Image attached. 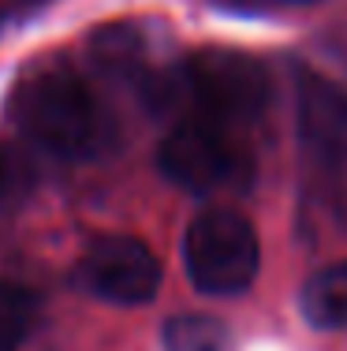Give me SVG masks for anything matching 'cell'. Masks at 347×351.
I'll return each instance as SVG.
<instances>
[{"label":"cell","instance_id":"8992f818","mask_svg":"<svg viewBox=\"0 0 347 351\" xmlns=\"http://www.w3.org/2000/svg\"><path fill=\"white\" fill-rule=\"evenodd\" d=\"M295 128L303 146L333 157L347 142V90L325 75L303 68L295 75Z\"/></svg>","mask_w":347,"mask_h":351},{"label":"cell","instance_id":"5b68a950","mask_svg":"<svg viewBox=\"0 0 347 351\" xmlns=\"http://www.w3.org/2000/svg\"><path fill=\"white\" fill-rule=\"evenodd\" d=\"M75 280L94 299L116 306H142L161 288V262L135 236H101L82 250Z\"/></svg>","mask_w":347,"mask_h":351},{"label":"cell","instance_id":"ba28073f","mask_svg":"<svg viewBox=\"0 0 347 351\" xmlns=\"http://www.w3.org/2000/svg\"><path fill=\"white\" fill-rule=\"evenodd\" d=\"M164 351H231V332L209 314H179L161 329Z\"/></svg>","mask_w":347,"mask_h":351},{"label":"cell","instance_id":"9c48e42d","mask_svg":"<svg viewBox=\"0 0 347 351\" xmlns=\"http://www.w3.org/2000/svg\"><path fill=\"white\" fill-rule=\"evenodd\" d=\"M38 322V299L19 284H0V351H15Z\"/></svg>","mask_w":347,"mask_h":351},{"label":"cell","instance_id":"30bf717a","mask_svg":"<svg viewBox=\"0 0 347 351\" xmlns=\"http://www.w3.org/2000/svg\"><path fill=\"white\" fill-rule=\"evenodd\" d=\"M34 187V169L23 157L19 146H12L8 138H0V210H12Z\"/></svg>","mask_w":347,"mask_h":351},{"label":"cell","instance_id":"7a4b0ae2","mask_svg":"<svg viewBox=\"0 0 347 351\" xmlns=\"http://www.w3.org/2000/svg\"><path fill=\"white\" fill-rule=\"evenodd\" d=\"M172 105H183L187 120L213 123L239 135L261 120L269 105V71L254 56L231 49H202L176 68Z\"/></svg>","mask_w":347,"mask_h":351},{"label":"cell","instance_id":"6da1fadb","mask_svg":"<svg viewBox=\"0 0 347 351\" xmlns=\"http://www.w3.org/2000/svg\"><path fill=\"white\" fill-rule=\"evenodd\" d=\"M4 112L23 138L68 161H86L109 142V116L90 82L64 56H41L8 90Z\"/></svg>","mask_w":347,"mask_h":351},{"label":"cell","instance_id":"8fae6325","mask_svg":"<svg viewBox=\"0 0 347 351\" xmlns=\"http://www.w3.org/2000/svg\"><path fill=\"white\" fill-rule=\"evenodd\" d=\"M292 4H313V0H292Z\"/></svg>","mask_w":347,"mask_h":351},{"label":"cell","instance_id":"3957f363","mask_svg":"<svg viewBox=\"0 0 347 351\" xmlns=\"http://www.w3.org/2000/svg\"><path fill=\"white\" fill-rule=\"evenodd\" d=\"M183 269L202 295H243L261 269L258 232L235 210H205L187 224Z\"/></svg>","mask_w":347,"mask_h":351},{"label":"cell","instance_id":"277c9868","mask_svg":"<svg viewBox=\"0 0 347 351\" xmlns=\"http://www.w3.org/2000/svg\"><path fill=\"white\" fill-rule=\"evenodd\" d=\"M157 169L183 191L220 195V191H243L254 183V154L231 131L202 120H179V128L161 138Z\"/></svg>","mask_w":347,"mask_h":351},{"label":"cell","instance_id":"52a82bcc","mask_svg":"<svg viewBox=\"0 0 347 351\" xmlns=\"http://www.w3.org/2000/svg\"><path fill=\"white\" fill-rule=\"evenodd\" d=\"M299 311L310 329H321V332L347 329V262L325 265L303 284Z\"/></svg>","mask_w":347,"mask_h":351}]
</instances>
